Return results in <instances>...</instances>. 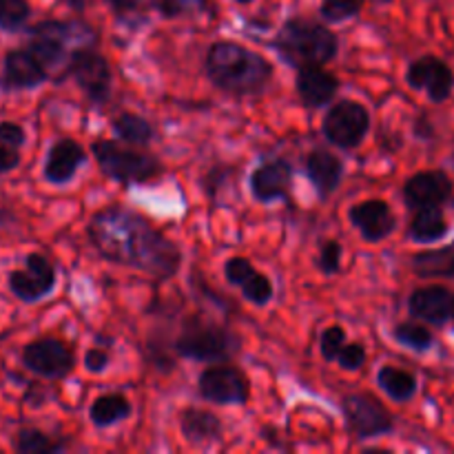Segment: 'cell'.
I'll use <instances>...</instances> for the list:
<instances>
[{
	"mask_svg": "<svg viewBox=\"0 0 454 454\" xmlns=\"http://www.w3.org/2000/svg\"><path fill=\"white\" fill-rule=\"evenodd\" d=\"M87 238L102 260L162 282L176 278L182 269L180 247L145 215L120 204L93 213L87 224Z\"/></svg>",
	"mask_w": 454,
	"mask_h": 454,
	"instance_id": "1",
	"label": "cell"
},
{
	"mask_svg": "<svg viewBox=\"0 0 454 454\" xmlns=\"http://www.w3.org/2000/svg\"><path fill=\"white\" fill-rule=\"evenodd\" d=\"M204 74L213 87L235 98L260 96L275 75L269 58L233 40H215L204 56Z\"/></svg>",
	"mask_w": 454,
	"mask_h": 454,
	"instance_id": "2",
	"label": "cell"
},
{
	"mask_svg": "<svg viewBox=\"0 0 454 454\" xmlns=\"http://www.w3.org/2000/svg\"><path fill=\"white\" fill-rule=\"evenodd\" d=\"M279 58L293 69L309 65H328L340 53V38L324 22L310 18H288L270 40Z\"/></svg>",
	"mask_w": 454,
	"mask_h": 454,
	"instance_id": "3",
	"label": "cell"
},
{
	"mask_svg": "<svg viewBox=\"0 0 454 454\" xmlns=\"http://www.w3.org/2000/svg\"><path fill=\"white\" fill-rule=\"evenodd\" d=\"M96 34L89 25L80 20H43L29 29L27 49L43 62L49 75L60 82L65 80L67 65L71 53L78 47L91 44Z\"/></svg>",
	"mask_w": 454,
	"mask_h": 454,
	"instance_id": "4",
	"label": "cell"
},
{
	"mask_svg": "<svg viewBox=\"0 0 454 454\" xmlns=\"http://www.w3.org/2000/svg\"><path fill=\"white\" fill-rule=\"evenodd\" d=\"M89 153L93 155L102 176L118 182L124 189L133 184H145L164 173V164L155 155L131 149V145H124L120 140L91 142Z\"/></svg>",
	"mask_w": 454,
	"mask_h": 454,
	"instance_id": "5",
	"label": "cell"
},
{
	"mask_svg": "<svg viewBox=\"0 0 454 454\" xmlns=\"http://www.w3.org/2000/svg\"><path fill=\"white\" fill-rule=\"evenodd\" d=\"M173 353L200 364H222L239 353V337L207 319H189L173 341Z\"/></svg>",
	"mask_w": 454,
	"mask_h": 454,
	"instance_id": "6",
	"label": "cell"
},
{
	"mask_svg": "<svg viewBox=\"0 0 454 454\" xmlns=\"http://www.w3.org/2000/svg\"><path fill=\"white\" fill-rule=\"evenodd\" d=\"M346 430L357 442L386 437L395 430L393 412L371 393H348L340 402Z\"/></svg>",
	"mask_w": 454,
	"mask_h": 454,
	"instance_id": "7",
	"label": "cell"
},
{
	"mask_svg": "<svg viewBox=\"0 0 454 454\" xmlns=\"http://www.w3.org/2000/svg\"><path fill=\"white\" fill-rule=\"evenodd\" d=\"M65 78L74 80L91 105L102 106L109 102L111 89H114V71L106 56L96 51L93 44H84L71 53Z\"/></svg>",
	"mask_w": 454,
	"mask_h": 454,
	"instance_id": "8",
	"label": "cell"
},
{
	"mask_svg": "<svg viewBox=\"0 0 454 454\" xmlns=\"http://www.w3.org/2000/svg\"><path fill=\"white\" fill-rule=\"evenodd\" d=\"M371 131V114L362 102L340 100L322 120V133L335 149L353 151L364 145Z\"/></svg>",
	"mask_w": 454,
	"mask_h": 454,
	"instance_id": "9",
	"label": "cell"
},
{
	"mask_svg": "<svg viewBox=\"0 0 454 454\" xmlns=\"http://www.w3.org/2000/svg\"><path fill=\"white\" fill-rule=\"evenodd\" d=\"M198 393L204 402L215 406H247L251 402V381L229 362L208 364V368L200 372Z\"/></svg>",
	"mask_w": 454,
	"mask_h": 454,
	"instance_id": "10",
	"label": "cell"
},
{
	"mask_svg": "<svg viewBox=\"0 0 454 454\" xmlns=\"http://www.w3.org/2000/svg\"><path fill=\"white\" fill-rule=\"evenodd\" d=\"M22 366L43 380H65L75 366V355L69 344L58 337H40L29 341L20 353Z\"/></svg>",
	"mask_w": 454,
	"mask_h": 454,
	"instance_id": "11",
	"label": "cell"
},
{
	"mask_svg": "<svg viewBox=\"0 0 454 454\" xmlns=\"http://www.w3.org/2000/svg\"><path fill=\"white\" fill-rule=\"evenodd\" d=\"M58 273L43 253H29L25 257V269H18L9 273V291L16 300L25 304H35L56 291Z\"/></svg>",
	"mask_w": 454,
	"mask_h": 454,
	"instance_id": "12",
	"label": "cell"
},
{
	"mask_svg": "<svg viewBox=\"0 0 454 454\" xmlns=\"http://www.w3.org/2000/svg\"><path fill=\"white\" fill-rule=\"evenodd\" d=\"M406 84L415 91H424L434 105H442L454 91V71L443 58L426 53L408 65Z\"/></svg>",
	"mask_w": 454,
	"mask_h": 454,
	"instance_id": "13",
	"label": "cell"
},
{
	"mask_svg": "<svg viewBox=\"0 0 454 454\" xmlns=\"http://www.w3.org/2000/svg\"><path fill=\"white\" fill-rule=\"evenodd\" d=\"M114 16L124 25H140L146 13L173 20V18L195 16L208 9V0H109Z\"/></svg>",
	"mask_w": 454,
	"mask_h": 454,
	"instance_id": "14",
	"label": "cell"
},
{
	"mask_svg": "<svg viewBox=\"0 0 454 454\" xmlns=\"http://www.w3.org/2000/svg\"><path fill=\"white\" fill-rule=\"evenodd\" d=\"M348 222L359 231L364 242L380 244L397 231V215L390 202L381 198L362 200L348 208Z\"/></svg>",
	"mask_w": 454,
	"mask_h": 454,
	"instance_id": "15",
	"label": "cell"
},
{
	"mask_svg": "<svg viewBox=\"0 0 454 454\" xmlns=\"http://www.w3.org/2000/svg\"><path fill=\"white\" fill-rule=\"evenodd\" d=\"M454 184L450 176L442 168H428V171L415 173L402 186L403 202L412 211L426 207H443L446 202H450Z\"/></svg>",
	"mask_w": 454,
	"mask_h": 454,
	"instance_id": "16",
	"label": "cell"
},
{
	"mask_svg": "<svg viewBox=\"0 0 454 454\" xmlns=\"http://www.w3.org/2000/svg\"><path fill=\"white\" fill-rule=\"evenodd\" d=\"M293 164L284 158L266 160V162L257 164L248 177V189L255 202L260 204H273L279 200H286L291 193L293 184Z\"/></svg>",
	"mask_w": 454,
	"mask_h": 454,
	"instance_id": "17",
	"label": "cell"
},
{
	"mask_svg": "<svg viewBox=\"0 0 454 454\" xmlns=\"http://www.w3.org/2000/svg\"><path fill=\"white\" fill-rule=\"evenodd\" d=\"M408 313L430 326H448L454 322V291L443 284L415 288L408 295Z\"/></svg>",
	"mask_w": 454,
	"mask_h": 454,
	"instance_id": "18",
	"label": "cell"
},
{
	"mask_svg": "<svg viewBox=\"0 0 454 454\" xmlns=\"http://www.w3.org/2000/svg\"><path fill=\"white\" fill-rule=\"evenodd\" d=\"M51 78L44 69L43 62L29 51V49H12L3 58V74H0V84L7 91H29V89L40 87Z\"/></svg>",
	"mask_w": 454,
	"mask_h": 454,
	"instance_id": "19",
	"label": "cell"
},
{
	"mask_svg": "<svg viewBox=\"0 0 454 454\" xmlns=\"http://www.w3.org/2000/svg\"><path fill=\"white\" fill-rule=\"evenodd\" d=\"M340 87V78L324 65H309L297 69L295 91L306 109H322V106L331 105Z\"/></svg>",
	"mask_w": 454,
	"mask_h": 454,
	"instance_id": "20",
	"label": "cell"
},
{
	"mask_svg": "<svg viewBox=\"0 0 454 454\" xmlns=\"http://www.w3.org/2000/svg\"><path fill=\"white\" fill-rule=\"evenodd\" d=\"M87 149L71 137H60L51 145L44 158L43 176L49 184L65 186L75 177L80 167L87 164Z\"/></svg>",
	"mask_w": 454,
	"mask_h": 454,
	"instance_id": "21",
	"label": "cell"
},
{
	"mask_svg": "<svg viewBox=\"0 0 454 454\" xmlns=\"http://www.w3.org/2000/svg\"><path fill=\"white\" fill-rule=\"evenodd\" d=\"M304 173L313 184L315 193L322 200H328L344 180V162L333 151L313 149L304 162Z\"/></svg>",
	"mask_w": 454,
	"mask_h": 454,
	"instance_id": "22",
	"label": "cell"
},
{
	"mask_svg": "<svg viewBox=\"0 0 454 454\" xmlns=\"http://www.w3.org/2000/svg\"><path fill=\"white\" fill-rule=\"evenodd\" d=\"M180 433L193 446H211L224 437V424L207 408H184L180 412Z\"/></svg>",
	"mask_w": 454,
	"mask_h": 454,
	"instance_id": "23",
	"label": "cell"
},
{
	"mask_svg": "<svg viewBox=\"0 0 454 454\" xmlns=\"http://www.w3.org/2000/svg\"><path fill=\"white\" fill-rule=\"evenodd\" d=\"M448 233H450V224H448L443 207L417 208L408 224V238L417 244L442 242L448 238Z\"/></svg>",
	"mask_w": 454,
	"mask_h": 454,
	"instance_id": "24",
	"label": "cell"
},
{
	"mask_svg": "<svg viewBox=\"0 0 454 454\" xmlns=\"http://www.w3.org/2000/svg\"><path fill=\"white\" fill-rule=\"evenodd\" d=\"M133 415V406L127 395L122 393H105L96 397L89 406V421L96 428H111Z\"/></svg>",
	"mask_w": 454,
	"mask_h": 454,
	"instance_id": "25",
	"label": "cell"
},
{
	"mask_svg": "<svg viewBox=\"0 0 454 454\" xmlns=\"http://www.w3.org/2000/svg\"><path fill=\"white\" fill-rule=\"evenodd\" d=\"M114 136L120 142L131 146H149L155 140V129L145 115L133 114V111H122L111 120Z\"/></svg>",
	"mask_w": 454,
	"mask_h": 454,
	"instance_id": "26",
	"label": "cell"
},
{
	"mask_svg": "<svg viewBox=\"0 0 454 454\" xmlns=\"http://www.w3.org/2000/svg\"><path fill=\"white\" fill-rule=\"evenodd\" d=\"M377 386H380L386 397L397 403L411 402L417 395V390H419V381H417V377L411 371L390 366V364L380 368V372H377Z\"/></svg>",
	"mask_w": 454,
	"mask_h": 454,
	"instance_id": "27",
	"label": "cell"
},
{
	"mask_svg": "<svg viewBox=\"0 0 454 454\" xmlns=\"http://www.w3.org/2000/svg\"><path fill=\"white\" fill-rule=\"evenodd\" d=\"M411 269L419 278H454V242L415 253L411 260Z\"/></svg>",
	"mask_w": 454,
	"mask_h": 454,
	"instance_id": "28",
	"label": "cell"
},
{
	"mask_svg": "<svg viewBox=\"0 0 454 454\" xmlns=\"http://www.w3.org/2000/svg\"><path fill=\"white\" fill-rule=\"evenodd\" d=\"M13 448L18 454H58L67 450V442L38 428H22L13 439Z\"/></svg>",
	"mask_w": 454,
	"mask_h": 454,
	"instance_id": "29",
	"label": "cell"
},
{
	"mask_svg": "<svg viewBox=\"0 0 454 454\" xmlns=\"http://www.w3.org/2000/svg\"><path fill=\"white\" fill-rule=\"evenodd\" d=\"M393 340L412 353H428L434 346V335L428 326L417 322H402L393 328Z\"/></svg>",
	"mask_w": 454,
	"mask_h": 454,
	"instance_id": "30",
	"label": "cell"
},
{
	"mask_svg": "<svg viewBox=\"0 0 454 454\" xmlns=\"http://www.w3.org/2000/svg\"><path fill=\"white\" fill-rule=\"evenodd\" d=\"M239 291H242V297L248 301V304L257 306V309H264L273 301L275 297V286L270 282L269 275H264L262 270L253 269L251 275L239 284Z\"/></svg>",
	"mask_w": 454,
	"mask_h": 454,
	"instance_id": "31",
	"label": "cell"
},
{
	"mask_svg": "<svg viewBox=\"0 0 454 454\" xmlns=\"http://www.w3.org/2000/svg\"><path fill=\"white\" fill-rule=\"evenodd\" d=\"M31 18L29 0H0V31L16 34L25 29Z\"/></svg>",
	"mask_w": 454,
	"mask_h": 454,
	"instance_id": "32",
	"label": "cell"
},
{
	"mask_svg": "<svg viewBox=\"0 0 454 454\" xmlns=\"http://www.w3.org/2000/svg\"><path fill=\"white\" fill-rule=\"evenodd\" d=\"M341 260H344V247H341L340 239H326V242L319 247L317 257H315V266L322 275L333 278L341 270Z\"/></svg>",
	"mask_w": 454,
	"mask_h": 454,
	"instance_id": "33",
	"label": "cell"
},
{
	"mask_svg": "<svg viewBox=\"0 0 454 454\" xmlns=\"http://www.w3.org/2000/svg\"><path fill=\"white\" fill-rule=\"evenodd\" d=\"M364 3L366 0H322V7H319V13L326 22H346L350 18L359 16V12L364 9Z\"/></svg>",
	"mask_w": 454,
	"mask_h": 454,
	"instance_id": "34",
	"label": "cell"
},
{
	"mask_svg": "<svg viewBox=\"0 0 454 454\" xmlns=\"http://www.w3.org/2000/svg\"><path fill=\"white\" fill-rule=\"evenodd\" d=\"M348 337H346L344 326L340 324H333V326H326L319 335V355H322L324 362L328 364H335L337 362V355L341 353V348L346 346Z\"/></svg>",
	"mask_w": 454,
	"mask_h": 454,
	"instance_id": "35",
	"label": "cell"
},
{
	"mask_svg": "<svg viewBox=\"0 0 454 454\" xmlns=\"http://www.w3.org/2000/svg\"><path fill=\"white\" fill-rule=\"evenodd\" d=\"M368 353L359 341H346V346L341 348V353L337 355V364H340L341 371L346 372H357L362 371V366L366 364Z\"/></svg>",
	"mask_w": 454,
	"mask_h": 454,
	"instance_id": "36",
	"label": "cell"
},
{
	"mask_svg": "<svg viewBox=\"0 0 454 454\" xmlns=\"http://www.w3.org/2000/svg\"><path fill=\"white\" fill-rule=\"evenodd\" d=\"M253 269H255V266H253V262L248 260V257L235 255V257H231V260H226V264H224V279L231 284V286L238 288L239 284H242L244 279H247L248 275H251Z\"/></svg>",
	"mask_w": 454,
	"mask_h": 454,
	"instance_id": "37",
	"label": "cell"
},
{
	"mask_svg": "<svg viewBox=\"0 0 454 454\" xmlns=\"http://www.w3.org/2000/svg\"><path fill=\"white\" fill-rule=\"evenodd\" d=\"M27 142V133L20 124L16 122H0V145L13 146V149H20Z\"/></svg>",
	"mask_w": 454,
	"mask_h": 454,
	"instance_id": "38",
	"label": "cell"
},
{
	"mask_svg": "<svg viewBox=\"0 0 454 454\" xmlns=\"http://www.w3.org/2000/svg\"><path fill=\"white\" fill-rule=\"evenodd\" d=\"M111 355L102 348H89L84 353V371L91 372V375H102V372L109 368Z\"/></svg>",
	"mask_w": 454,
	"mask_h": 454,
	"instance_id": "39",
	"label": "cell"
},
{
	"mask_svg": "<svg viewBox=\"0 0 454 454\" xmlns=\"http://www.w3.org/2000/svg\"><path fill=\"white\" fill-rule=\"evenodd\" d=\"M20 164V153L18 149L7 145H0V173H9Z\"/></svg>",
	"mask_w": 454,
	"mask_h": 454,
	"instance_id": "40",
	"label": "cell"
},
{
	"mask_svg": "<svg viewBox=\"0 0 454 454\" xmlns=\"http://www.w3.org/2000/svg\"><path fill=\"white\" fill-rule=\"evenodd\" d=\"M67 4H69L71 9H75V12H82L84 4H87V0H67Z\"/></svg>",
	"mask_w": 454,
	"mask_h": 454,
	"instance_id": "41",
	"label": "cell"
},
{
	"mask_svg": "<svg viewBox=\"0 0 454 454\" xmlns=\"http://www.w3.org/2000/svg\"><path fill=\"white\" fill-rule=\"evenodd\" d=\"M235 3H238V4H251L253 0H235Z\"/></svg>",
	"mask_w": 454,
	"mask_h": 454,
	"instance_id": "42",
	"label": "cell"
}]
</instances>
